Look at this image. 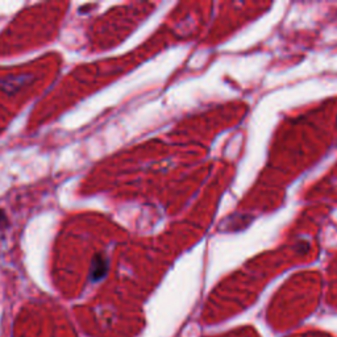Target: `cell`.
<instances>
[{
	"mask_svg": "<svg viewBox=\"0 0 337 337\" xmlns=\"http://www.w3.org/2000/svg\"><path fill=\"white\" fill-rule=\"evenodd\" d=\"M107 271V262L106 260L102 257V255H96L94 260V264H92V270H91V276L94 281L101 280L102 276L106 274Z\"/></svg>",
	"mask_w": 337,
	"mask_h": 337,
	"instance_id": "1",
	"label": "cell"
},
{
	"mask_svg": "<svg viewBox=\"0 0 337 337\" xmlns=\"http://www.w3.org/2000/svg\"><path fill=\"white\" fill-rule=\"evenodd\" d=\"M3 222H6V216H4V212L2 210H0V224Z\"/></svg>",
	"mask_w": 337,
	"mask_h": 337,
	"instance_id": "2",
	"label": "cell"
}]
</instances>
